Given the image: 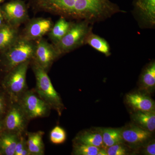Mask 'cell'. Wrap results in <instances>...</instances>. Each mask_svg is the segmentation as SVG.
<instances>
[{"label":"cell","mask_w":155,"mask_h":155,"mask_svg":"<svg viewBox=\"0 0 155 155\" xmlns=\"http://www.w3.org/2000/svg\"><path fill=\"white\" fill-rule=\"evenodd\" d=\"M35 12L50 13L66 19L85 20L94 24L114 14L125 13L110 0H28Z\"/></svg>","instance_id":"6da1fadb"},{"label":"cell","mask_w":155,"mask_h":155,"mask_svg":"<svg viewBox=\"0 0 155 155\" xmlns=\"http://www.w3.org/2000/svg\"><path fill=\"white\" fill-rule=\"evenodd\" d=\"M36 41H31L21 35L13 44L1 53L0 64L6 72L25 61L32 60Z\"/></svg>","instance_id":"7a4b0ae2"},{"label":"cell","mask_w":155,"mask_h":155,"mask_svg":"<svg viewBox=\"0 0 155 155\" xmlns=\"http://www.w3.org/2000/svg\"><path fill=\"white\" fill-rule=\"evenodd\" d=\"M30 65L36 80L35 91L51 109L54 110L61 115L64 105L60 95L53 86L48 72L33 60H31Z\"/></svg>","instance_id":"3957f363"},{"label":"cell","mask_w":155,"mask_h":155,"mask_svg":"<svg viewBox=\"0 0 155 155\" xmlns=\"http://www.w3.org/2000/svg\"><path fill=\"white\" fill-rule=\"evenodd\" d=\"M31 60L19 64L6 72L2 87L11 101L17 102L28 89L26 74Z\"/></svg>","instance_id":"277c9868"},{"label":"cell","mask_w":155,"mask_h":155,"mask_svg":"<svg viewBox=\"0 0 155 155\" xmlns=\"http://www.w3.org/2000/svg\"><path fill=\"white\" fill-rule=\"evenodd\" d=\"M93 25L85 20L73 22L71 27L59 42L54 45L60 56L85 45L89 34L92 31Z\"/></svg>","instance_id":"5b68a950"},{"label":"cell","mask_w":155,"mask_h":155,"mask_svg":"<svg viewBox=\"0 0 155 155\" xmlns=\"http://www.w3.org/2000/svg\"><path fill=\"white\" fill-rule=\"evenodd\" d=\"M29 121L18 102L11 101L3 119L4 130L23 135L27 132Z\"/></svg>","instance_id":"8992f818"},{"label":"cell","mask_w":155,"mask_h":155,"mask_svg":"<svg viewBox=\"0 0 155 155\" xmlns=\"http://www.w3.org/2000/svg\"><path fill=\"white\" fill-rule=\"evenodd\" d=\"M29 120L47 117L50 115L51 107L42 100L35 89L28 90L18 101Z\"/></svg>","instance_id":"52a82bcc"},{"label":"cell","mask_w":155,"mask_h":155,"mask_svg":"<svg viewBox=\"0 0 155 155\" xmlns=\"http://www.w3.org/2000/svg\"><path fill=\"white\" fill-rule=\"evenodd\" d=\"M60 55L54 46L45 39L36 41V46L32 60L48 72L52 65Z\"/></svg>","instance_id":"ba28073f"},{"label":"cell","mask_w":155,"mask_h":155,"mask_svg":"<svg viewBox=\"0 0 155 155\" xmlns=\"http://www.w3.org/2000/svg\"><path fill=\"white\" fill-rule=\"evenodd\" d=\"M1 11L5 21L17 28L29 19L27 6L21 0H13L6 3Z\"/></svg>","instance_id":"9c48e42d"},{"label":"cell","mask_w":155,"mask_h":155,"mask_svg":"<svg viewBox=\"0 0 155 155\" xmlns=\"http://www.w3.org/2000/svg\"><path fill=\"white\" fill-rule=\"evenodd\" d=\"M133 13L139 25L143 28L155 26V0H134Z\"/></svg>","instance_id":"30bf717a"},{"label":"cell","mask_w":155,"mask_h":155,"mask_svg":"<svg viewBox=\"0 0 155 155\" xmlns=\"http://www.w3.org/2000/svg\"><path fill=\"white\" fill-rule=\"evenodd\" d=\"M26 22L20 35L27 39L35 41L48 34L54 24L51 19L42 17L29 19Z\"/></svg>","instance_id":"8fae6325"},{"label":"cell","mask_w":155,"mask_h":155,"mask_svg":"<svg viewBox=\"0 0 155 155\" xmlns=\"http://www.w3.org/2000/svg\"><path fill=\"white\" fill-rule=\"evenodd\" d=\"M123 141L133 146L145 143L151 136V132L137 125H130L121 130Z\"/></svg>","instance_id":"7c38bea8"},{"label":"cell","mask_w":155,"mask_h":155,"mask_svg":"<svg viewBox=\"0 0 155 155\" xmlns=\"http://www.w3.org/2000/svg\"><path fill=\"white\" fill-rule=\"evenodd\" d=\"M127 103L134 111L155 110V103L150 97L140 93L127 94L126 96Z\"/></svg>","instance_id":"4fadbf2b"},{"label":"cell","mask_w":155,"mask_h":155,"mask_svg":"<svg viewBox=\"0 0 155 155\" xmlns=\"http://www.w3.org/2000/svg\"><path fill=\"white\" fill-rule=\"evenodd\" d=\"M19 35V28L5 22L0 27V54L13 44Z\"/></svg>","instance_id":"5bb4252c"},{"label":"cell","mask_w":155,"mask_h":155,"mask_svg":"<svg viewBox=\"0 0 155 155\" xmlns=\"http://www.w3.org/2000/svg\"><path fill=\"white\" fill-rule=\"evenodd\" d=\"M27 147L30 155L45 154V144L43 137L45 132L41 130L36 132H26Z\"/></svg>","instance_id":"9a60e30c"},{"label":"cell","mask_w":155,"mask_h":155,"mask_svg":"<svg viewBox=\"0 0 155 155\" xmlns=\"http://www.w3.org/2000/svg\"><path fill=\"white\" fill-rule=\"evenodd\" d=\"M132 119L137 126L150 132L155 130V112L151 111H134Z\"/></svg>","instance_id":"2e32d148"},{"label":"cell","mask_w":155,"mask_h":155,"mask_svg":"<svg viewBox=\"0 0 155 155\" xmlns=\"http://www.w3.org/2000/svg\"><path fill=\"white\" fill-rule=\"evenodd\" d=\"M20 136L6 130L2 131L0 133V155H14L16 144Z\"/></svg>","instance_id":"e0dca14e"},{"label":"cell","mask_w":155,"mask_h":155,"mask_svg":"<svg viewBox=\"0 0 155 155\" xmlns=\"http://www.w3.org/2000/svg\"><path fill=\"white\" fill-rule=\"evenodd\" d=\"M73 22L67 21V19L60 17L48 33L49 38L53 45H55L61 40L67 33Z\"/></svg>","instance_id":"ac0fdd59"},{"label":"cell","mask_w":155,"mask_h":155,"mask_svg":"<svg viewBox=\"0 0 155 155\" xmlns=\"http://www.w3.org/2000/svg\"><path fill=\"white\" fill-rule=\"evenodd\" d=\"M74 142L80 143L100 148L104 146L101 132L98 131L90 130L79 133L74 140Z\"/></svg>","instance_id":"d6986e66"},{"label":"cell","mask_w":155,"mask_h":155,"mask_svg":"<svg viewBox=\"0 0 155 155\" xmlns=\"http://www.w3.org/2000/svg\"><path fill=\"white\" fill-rule=\"evenodd\" d=\"M85 45H88L106 57L111 54L110 47L106 39L91 31L85 40Z\"/></svg>","instance_id":"ffe728a7"},{"label":"cell","mask_w":155,"mask_h":155,"mask_svg":"<svg viewBox=\"0 0 155 155\" xmlns=\"http://www.w3.org/2000/svg\"><path fill=\"white\" fill-rule=\"evenodd\" d=\"M140 84L143 89L150 91L155 86V62L152 61L145 67L142 73Z\"/></svg>","instance_id":"44dd1931"},{"label":"cell","mask_w":155,"mask_h":155,"mask_svg":"<svg viewBox=\"0 0 155 155\" xmlns=\"http://www.w3.org/2000/svg\"><path fill=\"white\" fill-rule=\"evenodd\" d=\"M122 129L107 128L103 129L101 131L104 146L110 147L123 141Z\"/></svg>","instance_id":"7402d4cb"},{"label":"cell","mask_w":155,"mask_h":155,"mask_svg":"<svg viewBox=\"0 0 155 155\" xmlns=\"http://www.w3.org/2000/svg\"><path fill=\"white\" fill-rule=\"evenodd\" d=\"M101 149L93 146L73 142L72 153L76 155H98Z\"/></svg>","instance_id":"603a6c76"},{"label":"cell","mask_w":155,"mask_h":155,"mask_svg":"<svg viewBox=\"0 0 155 155\" xmlns=\"http://www.w3.org/2000/svg\"><path fill=\"white\" fill-rule=\"evenodd\" d=\"M50 139L54 144H62L67 139V133L63 128L59 126H56L51 131Z\"/></svg>","instance_id":"cb8c5ba5"},{"label":"cell","mask_w":155,"mask_h":155,"mask_svg":"<svg viewBox=\"0 0 155 155\" xmlns=\"http://www.w3.org/2000/svg\"><path fill=\"white\" fill-rule=\"evenodd\" d=\"M122 143H117L110 147L107 150V155H125L128 153V150Z\"/></svg>","instance_id":"d4e9b609"},{"label":"cell","mask_w":155,"mask_h":155,"mask_svg":"<svg viewBox=\"0 0 155 155\" xmlns=\"http://www.w3.org/2000/svg\"><path fill=\"white\" fill-rule=\"evenodd\" d=\"M10 103L11 101L5 93L0 92V117L5 116Z\"/></svg>","instance_id":"484cf974"},{"label":"cell","mask_w":155,"mask_h":155,"mask_svg":"<svg viewBox=\"0 0 155 155\" xmlns=\"http://www.w3.org/2000/svg\"><path fill=\"white\" fill-rule=\"evenodd\" d=\"M27 145L26 139L23 135L19 137L15 149L14 155H21L22 150Z\"/></svg>","instance_id":"4316f807"},{"label":"cell","mask_w":155,"mask_h":155,"mask_svg":"<svg viewBox=\"0 0 155 155\" xmlns=\"http://www.w3.org/2000/svg\"><path fill=\"white\" fill-rule=\"evenodd\" d=\"M144 153L146 155H155V142L152 141L148 143L145 148Z\"/></svg>","instance_id":"83f0119b"},{"label":"cell","mask_w":155,"mask_h":155,"mask_svg":"<svg viewBox=\"0 0 155 155\" xmlns=\"http://www.w3.org/2000/svg\"><path fill=\"white\" fill-rule=\"evenodd\" d=\"M5 22V21L4 16H3L2 12L1 10H0V27H1Z\"/></svg>","instance_id":"f1b7e54d"},{"label":"cell","mask_w":155,"mask_h":155,"mask_svg":"<svg viewBox=\"0 0 155 155\" xmlns=\"http://www.w3.org/2000/svg\"><path fill=\"white\" fill-rule=\"evenodd\" d=\"M4 130V123H3V119L2 117H0V133Z\"/></svg>","instance_id":"f546056e"},{"label":"cell","mask_w":155,"mask_h":155,"mask_svg":"<svg viewBox=\"0 0 155 155\" xmlns=\"http://www.w3.org/2000/svg\"><path fill=\"white\" fill-rule=\"evenodd\" d=\"M2 0H0V3H1V2H2Z\"/></svg>","instance_id":"4dcf8cb0"}]
</instances>
